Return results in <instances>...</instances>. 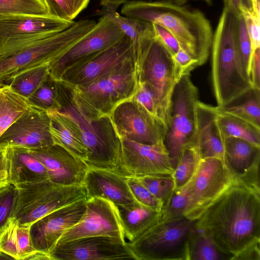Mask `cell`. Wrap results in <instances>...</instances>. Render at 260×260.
<instances>
[{
	"label": "cell",
	"mask_w": 260,
	"mask_h": 260,
	"mask_svg": "<svg viewBox=\"0 0 260 260\" xmlns=\"http://www.w3.org/2000/svg\"><path fill=\"white\" fill-rule=\"evenodd\" d=\"M196 226L229 259H237L246 250L259 244L260 189L236 175L197 220Z\"/></svg>",
	"instance_id": "6da1fadb"
},
{
	"label": "cell",
	"mask_w": 260,
	"mask_h": 260,
	"mask_svg": "<svg viewBox=\"0 0 260 260\" xmlns=\"http://www.w3.org/2000/svg\"><path fill=\"white\" fill-rule=\"evenodd\" d=\"M121 13L169 30L199 66L208 59L213 34L209 21L200 10L176 1H134L124 4Z\"/></svg>",
	"instance_id": "7a4b0ae2"
},
{
	"label": "cell",
	"mask_w": 260,
	"mask_h": 260,
	"mask_svg": "<svg viewBox=\"0 0 260 260\" xmlns=\"http://www.w3.org/2000/svg\"><path fill=\"white\" fill-rule=\"evenodd\" d=\"M237 10L225 2L211 46V81L217 106L233 102L253 88L237 44Z\"/></svg>",
	"instance_id": "3957f363"
},
{
	"label": "cell",
	"mask_w": 260,
	"mask_h": 260,
	"mask_svg": "<svg viewBox=\"0 0 260 260\" xmlns=\"http://www.w3.org/2000/svg\"><path fill=\"white\" fill-rule=\"evenodd\" d=\"M91 19L75 22L55 34L10 46L0 51V84L16 75L43 66L51 67L96 24Z\"/></svg>",
	"instance_id": "277c9868"
},
{
	"label": "cell",
	"mask_w": 260,
	"mask_h": 260,
	"mask_svg": "<svg viewBox=\"0 0 260 260\" xmlns=\"http://www.w3.org/2000/svg\"><path fill=\"white\" fill-rule=\"evenodd\" d=\"M135 68L139 81L144 82L153 92L160 119L168 132L171 122L173 94L183 76L172 54L157 36L153 27L141 42Z\"/></svg>",
	"instance_id": "5b68a950"
},
{
	"label": "cell",
	"mask_w": 260,
	"mask_h": 260,
	"mask_svg": "<svg viewBox=\"0 0 260 260\" xmlns=\"http://www.w3.org/2000/svg\"><path fill=\"white\" fill-rule=\"evenodd\" d=\"M139 83L135 68L101 78L89 84L62 87L70 93V103L86 120L108 118L121 103L132 99Z\"/></svg>",
	"instance_id": "8992f818"
},
{
	"label": "cell",
	"mask_w": 260,
	"mask_h": 260,
	"mask_svg": "<svg viewBox=\"0 0 260 260\" xmlns=\"http://www.w3.org/2000/svg\"><path fill=\"white\" fill-rule=\"evenodd\" d=\"M196 222L184 216L160 220L126 245L136 260H189Z\"/></svg>",
	"instance_id": "52a82bcc"
},
{
	"label": "cell",
	"mask_w": 260,
	"mask_h": 260,
	"mask_svg": "<svg viewBox=\"0 0 260 260\" xmlns=\"http://www.w3.org/2000/svg\"><path fill=\"white\" fill-rule=\"evenodd\" d=\"M17 197L11 217L22 226H30L51 212L81 200H87L84 185L63 186L49 180L14 185Z\"/></svg>",
	"instance_id": "ba28073f"
},
{
	"label": "cell",
	"mask_w": 260,
	"mask_h": 260,
	"mask_svg": "<svg viewBox=\"0 0 260 260\" xmlns=\"http://www.w3.org/2000/svg\"><path fill=\"white\" fill-rule=\"evenodd\" d=\"M199 97L198 89L190 74L184 75L174 91L170 125L165 139L174 169L183 150L196 145Z\"/></svg>",
	"instance_id": "9c48e42d"
},
{
	"label": "cell",
	"mask_w": 260,
	"mask_h": 260,
	"mask_svg": "<svg viewBox=\"0 0 260 260\" xmlns=\"http://www.w3.org/2000/svg\"><path fill=\"white\" fill-rule=\"evenodd\" d=\"M235 176L225 159L201 158L194 174L185 184L187 202L183 216L197 220Z\"/></svg>",
	"instance_id": "30bf717a"
},
{
	"label": "cell",
	"mask_w": 260,
	"mask_h": 260,
	"mask_svg": "<svg viewBox=\"0 0 260 260\" xmlns=\"http://www.w3.org/2000/svg\"><path fill=\"white\" fill-rule=\"evenodd\" d=\"M133 67V45L124 35L113 45L68 70L57 82L63 87L84 85Z\"/></svg>",
	"instance_id": "8fae6325"
},
{
	"label": "cell",
	"mask_w": 260,
	"mask_h": 260,
	"mask_svg": "<svg viewBox=\"0 0 260 260\" xmlns=\"http://www.w3.org/2000/svg\"><path fill=\"white\" fill-rule=\"evenodd\" d=\"M124 34L106 15H102L95 25L50 67V77L58 81L69 69L113 45Z\"/></svg>",
	"instance_id": "7c38bea8"
},
{
	"label": "cell",
	"mask_w": 260,
	"mask_h": 260,
	"mask_svg": "<svg viewBox=\"0 0 260 260\" xmlns=\"http://www.w3.org/2000/svg\"><path fill=\"white\" fill-rule=\"evenodd\" d=\"M116 136L121 149L119 173L134 177L173 175L174 168L165 142L147 144Z\"/></svg>",
	"instance_id": "4fadbf2b"
},
{
	"label": "cell",
	"mask_w": 260,
	"mask_h": 260,
	"mask_svg": "<svg viewBox=\"0 0 260 260\" xmlns=\"http://www.w3.org/2000/svg\"><path fill=\"white\" fill-rule=\"evenodd\" d=\"M93 236H108L125 241L115 204L99 197L86 200L79 220L62 235L56 244Z\"/></svg>",
	"instance_id": "5bb4252c"
},
{
	"label": "cell",
	"mask_w": 260,
	"mask_h": 260,
	"mask_svg": "<svg viewBox=\"0 0 260 260\" xmlns=\"http://www.w3.org/2000/svg\"><path fill=\"white\" fill-rule=\"evenodd\" d=\"M108 118L118 137L147 144L165 142L164 127L132 99L117 106Z\"/></svg>",
	"instance_id": "9a60e30c"
},
{
	"label": "cell",
	"mask_w": 260,
	"mask_h": 260,
	"mask_svg": "<svg viewBox=\"0 0 260 260\" xmlns=\"http://www.w3.org/2000/svg\"><path fill=\"white\" fill-rule=\"evenodd\" d=\"M74 22L49 15H0V51L19 42L61 32Z\"/></svg>",
	"instance_id": "2e32d148"
},
{
	"label": "cell",
	"mask_w": 260,
	"mask_h": 260,
	"mask_svg": "<svg viewBox=\"0 0 260 260\" xmlns=\"http://www.w3.org/2000/svg\"><path fill=\"white\" fill-rule=\"evenodd\" d=\"M49 255L52 260L135 259L125 241L108 236L85 237L56 244Z\"/></svg>",
	"instance_id": "e0dca14e"
},
{
	"label": "cell",
	"mask_w": 260,
	"mask_h": 260,
	"mask_svg": "<svg viewBox=\"0 0 260 260\" xmlns=\"http://www.w3.org/2000/svg\"><path fill=\"white\" fill-rule=\"evenodd\" d=\"M86 200L63 206L45 215L30 226L35 249L49 254L62 235L76 224L82 216Z\"/></svg>",
	"instance_id": "ac0fdd59"
},
{
	"label": "cell",
	"mask_w": 260,
	"mask_h": 260,
	"mask_svg": "<svg viewBox=\"0 0 260 260\" xmlns=\"http://www.w3.org/2000/svg\"><path fill=\"white\" fill-rule=\"evenodd\" d=\"M47 112L36 108L13 123L0 137V146L37 149L53 144Z\"/></svg>",
	"instance_id": "d6986e66"
},
{
	"label": "cell",
	"mask_w": 260,
	"mask_h": 260,
	"mask_svg": "<svg viewBox=\"0 0 260 260\" xmlns=\"http://www.w3.org/2000/svg\"><path fill=\"white\" fill-rule=\"evenodd\" d=\"M27 150L45 167L51 182L63 186L83 185L88 166L62 147L53 144Z\"/></svg>",
	"instance_id": "ffe728a7"
},
{
	"label": "cell",
	"mask_w": 260,
	"mask_h": 260,
	"mask_svg": "<svg viewBox=\"0 0 260 260\" xmlns=\"http://www.w3.org/2000/svg\"><path fill=\"white\" fill-rule=\"evenodd\" d=\"M83 185L87 200L99 197L109 200L115 205L136 202L128 186L125 176L118 171L89 168Z\"/></svg>",
	"instance_id": "44dd1931"
},
{
	"label": "cell",
	"mask_w": 260,
	"mask_h": 260,
	"mask_svg": "<svg viewBox=\"0 0 260 260\" xmlns=\"http://www.w3.org/2000/svg\"><path fill=\"white\" fill-rule=\"evenodd\" d=\"M217 106L200 101L197 107L196 145L201 158L218 157L225 159L224 140L219 128Z\"/></svg>",
	"instance_id": "7402d4cb"
},
{
	"label": "cell",
	"mask_w": 260,
	"mask_h": 260,
	"mask_svg": "<svg viewBox=\"0 0 260 260\" xmlns=\"http://www.w3.org/2000/svg\"><path fill=\"white\" fill-rule=\"evenodd\" d=\"M115 206L124 236L128 242L135 241L160 220L161 211L137 201Z\"/></svg>",
	"instance_id": "603a6c76"
},
{
	"label": "cell",
	"mask_w": 260,
	"mask_h": 260,
	"mask_svg": "<svg viewBox=\"0 0 260 260\" xmlns=\"http://www.w3.org/2000/svg\"><path fill=\"white\" fill-rule=\"evenodd\" d=\"M9 182L13 185L49 180L45 167L26 149L8 147Z\"/></svg>",
	"instance_id": "cb8c5ba5"
},
{
	"label": "cell",
	"mask_w": 260,
	"mask_h": 260,
	"mask_svg": "<svg viewBox=\"0 0 260 260\" xmlns=\"http://www.w3.org/2000/svg\"><path fill=\"white\" fill-rule=\"evenodd\" d=\"M47 113L50 118L49 131L53 144L62 147L85 161L88 152L70 117L62 110H50Z\"/></svg>",
	"instance_id": "d4e9b609"
},
{
	"label": "cell",
	"mask_w": 260,
	"mask_h": 260,
	"mask_svg": "<svg viewBox=\"0 0 260 260\" xmlns=\"http://www.w3.org/2000/svg\"><path fill=\"white\" fill-rule=\"evenodd\" d=\"M36 251L31 241L30 226H22L16 218L10 217L0 229V251L14 259L25 260Z\"/></svg>",
	"instance_id": "484cf974"
},
{
	"label": "cell",
	"mask_w": 260,
	"mask_h": 260,
	"mask_svg": "<svg viewBox=\"0 0 260 260\" xmlns=\"http://www.w3.org/2000/svg\"><path fill=\"white\" fill-rule=\"evenodd\" d=\"M225 159L236 175L247 172L259 161L260 147L239 138L226 137L224 140Z\"/></svg>",
	"instance_id": "4316f807"
},
{
	"label": "cell",
	"mask_w": 260,
	"mask_h": 260,
	"mask_svg": "<svg viewBox=\"0 0 260 260\" xmlns=\"http://www.w3.org/2000/svg\"><path fill=\"white\" fill-rule=\"evenodd\" d=\"M28 99L8 84L0 87V137L16 121L34 109Z\"/></svg>",
	"instance_id": "83f0119b"
},
{
	"label": "cell",
	"mask_w": 260,
	"mask_h": 260,
	"mask_svg": "<svg viewBox=\"0 0 260 260\" xmlns=\"http://www.w3.org/2000/svg\"><path fill=\"white\" fill-rule=\"evenodd\" d=\"M217 108L220 112L238 118L260 129V90L253 88L230 104Z\"/></svg>",
	"instance_id": "f1b7e54d"
},
{
	"label": "cell",
	"mask_w": 260,
	"mask_h": 260,
	"mask_svg": "<svg viewBox=\"0 0 260 260\" xmlns=\"http://www.w3.org/2000/svg\"><path fill=\"white\" fill-rule=\"evenodd\" d=\"M217 121L224 138H239L260 147V129L238 118L222 113L218 109Z\"/></svg>",
	"instance_id": "f546056e"
},
{
	"label": "cell",
	"mask_w": 260,
	"mask_h": 260,
	"mask_svg": "<svg viewBox=\"0 0 260 260\" xmlns=\"http://www.w3.org/2000/svg\"><path fill=\"white\" fill-rule=\"evenodd\" d=\"M50 66L33 68L14 76L8 84L16 92L28 99L50 77Z\"/></svg>",
	"instance_id": "4dcf8cb0"
},
{
	"label": "cell",
	"mask_w": 260,
	"mask_h": 260,
	"mask_svg": "<svg viewBox=\"0 0 260 260\" xmlns=\"http://www.w3.org/2000/svg\"><path fill=\"white\" fill-rule=\"evenodd\" d=\"M108 16L131 40L135 60L140 43L147 32L152 27L151 23L133 18L122 16L116 11L100 13Z\"/></svg>",
	"instance_id": "1f68e13d"
},
{
	"label": "cell",
	"mask_w": 260,
	"mask_h": 260,
	"mask_svg": "<svg viewBox=\"0 0 260 260\" xmlns=\"http://www.w3.org/2000/svg\"><path fill=\"white\" fill-rule=\"evenodd\" d=\"M31 105L41 110H60L64 106L58 82L49 78L28 99Z\"/></svg>",
	"instance_id": "d6a6232c"
},
{
	"label": "cell",
	"mask_w": 260,
	"mask_h": 260,
	"mask_svg": "<svg viewBox=\"0 0 260 260\" xmlns=\"http://www.w3.org/2000/svg\"><path fill=\"white\" fill-rule=\"evenodd\" d=\"M196 146L185 147L182 151L172 175L175 189L185 185L194 174L201 159Z\"/></svg>",
	"instance_id": "836d02e7"
},
{
	"label": "cell",
	"mask_w": 260,
	"mask_h": 260,
	"mask_svg": "<svg viewBox=\"0 0 260 260\" xmlns=\"http://www.w3.org/2000/svg\"><path fill=\"white\" fill-rule=\"evenodd\" d=\"M229 259L221 253L211 240L196 228L190 241L189 260Z\"/></svg>",
	"instance_id": "e575fe53"
},
{
	"label": "cell",
	"mask_w": 260,
	"mask_h": 260,
	"mask_svg": "<svg viewBox=\"0 0 260 260\" xmlns=\"http://www.w3.org/2000/svg\"><path fill=\"white\" fill-rule=\"evenodd\" d=\"M48 15L73 21L88 6L89 0H43Z\"/></svg>",
	"instance_id": "d590c367"
},
{
	"label": "cell",
	"mask_w": 260,
	"mask_h": 260,
	"mask_svg": "<svg viewBox=\"0 0 260 260\" xmlns=\"http://www.w3.org/2000/svg\"><path fill=\"white\" fill-rule=\"evenodd\" d=\"M135 178L163 204L175 189L172 175H153Z\"/></svg>",
	"instance_id": "8d00e7d4"
},
{
	"label": "cell",
	"mask_w": 260,
	"mask_h": 260,
	"mask_svg": "<svg viewBox=\"0 0 260 260\" xmlns=\"http://www.w3.org/2000/svg\"><path fill=\"white\" fill-rule=\"evenodd\" d=\"M48 15L43 0H0V15Z\"/></svg>",
	"instance_id": "74e56055"
},
{
	"label": "cell",
	"mask_w": 260,
	"mask_h": 260,
	"mask_svg": "<svg viewBox=\"0 0 260 260\" xmlns=\"http://www.w3.org/2000/svg\"><path fill=\"white\" fill-rule=\"evenodd\" d=\"M187 202L186 185L174 189L163 204L160 220H168L183 216Z\"/></svg>",
	"instance_id": "f35d334b"
},
{
	"label": "cell",
	"mask_w": 260,
	"mask_h": 260,
	"mask_svg": "<svg viewBox=\"0 0 260 260\" xmlns=\"http://www.w3.org/2000/svg\"><path fill=\"white\" fill-rule=\"evenodd\" d=\"M237 40L243 66L249 76L250 64L253 51L244 19L238 11L237 20Z\"/></svg>",
	"instance_id": "ab89813d"
},
{
	"label": "cell",
	"mask_w": 260,
	"mask_h": 260,
	"mask_svg": "<svg viewBox=\"0 0 260 260\" xmlns=\"http://www.w3.org/2000/svg\"><path fill=\"white\" fill-rule=\"evenodd\" d=\"M132 99L140 105L152 118L160 123L167 131L160 117L156 99L144 82L139 81L138 88Z\"/></svg>",
	"instance_id": "60d3db41"
},
{
	"label": "cell",
	"mask_w": 260,
	"mask_h": 260,
	"mask_svg": "<svg viewBox=\"0 0 260 260\" xmlns=\"http://www.w3.org/2000/svg\"><path fill=\"white\" fill-rule=\"evenodd\" d=\"M129 190L135 200L140 204L161 211L162 203L153 196L135 177L125 176Z\"/></svg>",
	"instance_id": "b9f144b4"
},
{
	"label": "cell",
	"mask_w": 260,
	"mask_h": 260,
	"mask_svg": "<svg viewBox=\"0 0 260 260\" xmlns=\"http://www.w3.org/2000/svg\"><path fill=\"white\" fill-rule=\"evenodd\" d=\"M17 197L16 187L10 183L0 188V229L13 215Z\"/></svg>",
	"instance_id": "7bdbcfd3"
},
{
	"label": "cell",
	"mask_w": 260,
	"mask_h": 260,
	"mask_svg": "<svg viewBox=\"0 0 260 260\" xmlns=\"http://www.w3.org/2000/svg\"><path fill=\"white\" fill-rule=\"evenodd\" d=\"M241 14L245 20L253 53L255 49L260 48V18L248 13Z\"/></svg>",
	"instance_id": "ee69618b"
},
{
	"label": "cell",
	"mask_w": 260,
	"mask_h": 260,
	"mask_svg": "<svg viewBox=\"0 0 260 260\" xmlns=\"http://www.w3.org/2000/svg\"><path fill=\"white\" fill-rule=\"evenodd\" d=\"M173 55L174 60L182 76L190 72L199 66L198 61L181 48Z\"/></svg>",
	"instance_id": "f6af8a7d"
},
{
	"label": "cell",
	"mask_w": 260,
	"mask_h": 260,
	"mask_svg": "<svg viewBox=\"0 0 260 260\" xmlns=\"http://www.w3.org/2000/svg\"><path fill=\"white\" fill-rule=\"evenodd\" d=\"M152 24L156 35L172 55L181 48L177 39L171 32L159 25Z\"/></svg>",
	"instance_id": "bcb514c9"
},
{
	"label": "cell",
	"mask_w": 260,
	"mask_h": 260,
	"mask_svg": "<svg viewBox=\"0 0 260 260\" xmlns=\"http://www.w3.org/2000/svg\"><path fill=\"white\" fill-rule=\"evenodd\" d=\"M249 76L253 88L260 90V48L255 49L252 54Z\"/></svg>",
	"instance_id": "7dc6e473"
},
{
	"label": "cell",
	"mask_w": 260,
	"mask_h": 260,
	"mask_svg": "<svg viewBox=\"0 0 260 260\" xmlns=\"http://www.w3.org/2000/svg\"><path fill=\"white\" fill-rule=\"evenodd\" d=\"M8 147L0 146V188L9 184L7 151Z\"/></svg>",
	"instance_id": "c3c4849f"
},
{
	"label": "cell",
	"mask_w": 260,
	"mask_h": 260,
	"mask_svg": "<svg viewBox=\"0 0 260 260\" xmlns=\"http://www.w3.org/2000/svg\"><path fill=\"white\" fill-rule=\"evenodd\" d=\"M128 2V0H100V4L102 6L101 13L116 11L118 7Z\"/></svg>",
	"instance_id": "681fc988"
},
{
	"label": "cell",
	"mask_w": 260,
	"mask_h": 260,
	"mask_svg": "<svg viewBox=\"0 0 260 260\" xmlns=\"http://www.w3.org/2000/svg\"><path fill=\"white\" fill-rule=\"evenodd\" d=\"M13 259L8 254L0 251V259Z\"/></svg>",
	"instance_id": "f907efd6"
},
{
	"label": "cell",
	"mask_w": 260,
	"mask_h": 260,
	"mask_svg": "<svg viewBox=\"0 0 260 260\" xmlns=\"http://www.w3.org/2000/svg\"><path fill=\"white\" fill-rule=\"evenodd\" d=\"M187 1V0H185V1ZM201 1H203L205 2H206V3H207L209 5H211L212 4V0H201Z\"/></svg>",
	"instance_id": "816d5d0a"
},
{
	"label": "cell",
	"mask_w": 260,
	"mask_h": 260,
	"mask_svg": "<svg viewBox=\"0 0 260 260\" xmlns=\"http://www.w3.org/2000/svg\"><path fill=\"white\" fill-rule=\"evenodd\" d=\"M175 1H176L179 3H183L184 2H186L185 0H175Z\"/></svg>",
	"instance_id": "f5cc1de1"
},
{
	"label": "cell",
	"mask_w": 260,
	"mask_h": 260,
	"mask_svg": "<svg viewBox=\"0 0 260 260\" xmlns=\"http://www.w3.org/2000/svg\"><path fill=\"white\" fill-rule=\"evenodd\" d=\"M4 84V83H3V84H0V87H1L2 86V85L3 84Z\"/></svg>",
	"instance_id": "db71d44e"
},
{
	"label": "cell",
	"mask_w": 260,
	"mask_h": 260,
	"mask_svg": "<svg viewBox=\"0 0 260 260\" xmlns=\"http://www.w3.org/2000/svg\"></svg>",
	"instance_id": "11a10c76"
}]
</instances>
